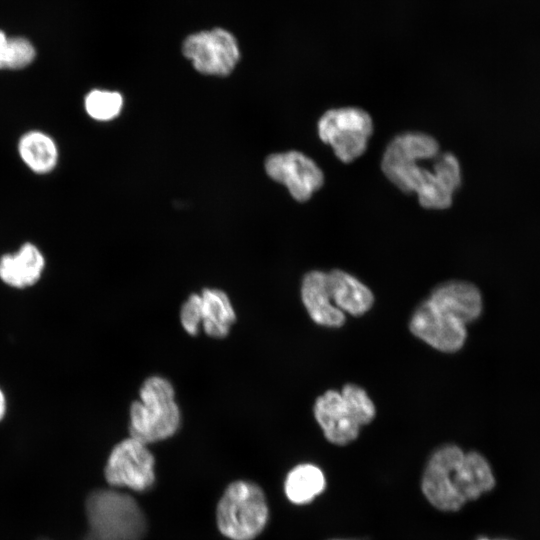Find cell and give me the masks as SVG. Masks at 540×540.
<instances>
[{"label":"cell","instance_id":"1","mask_svg":"<svg viewBox=\"0 0 540 540\" xmlns=\"http://www.w3.org/2000/svg\"><path fill=\"white\" fill-rule=\"evenodd\" d=\"M384 175L404 193H416L420 205L441 210L451 206L461 185L458 159L440 153L435 138L422 132H405L387 145L381 161Z\"/></svg>","mask_w":540,"mask_h":540},{"label":"cell","instance_id":"2","mask_svg":"<svg viewBox=\"0 0 540 540\" xmlns=\"http://www.w3.org/2000/svg\"><path fill=\"white\" fill-rule=\"evenodd\" d=\"M496 484L488 460L480 453H465L457 445H444L428 460L421 489L428 502L444 512H456L467 502L491 491Z\"/></svg>","mask_w":540,"mask_h":540},{"label":"cell","instance_id":"3","mask_svg":"<svg viewBox=\"0 0 540 540\" xmlns=\"http://www.w3.org/2000/svg\"><path fill=\"white\" fill-rule=\"evenodd\" d=\"M139 396L129 410L130 436L147 445L174 435L181 416L172 384L161 376H151L143 382Z\"/></svg>","mask_w":540,"mask_h":540},{"label":"cell","instance_id":"4","mask_svg":"<svg viewBox=\"0 0 540 540\" xmlns=\"http://www.w3.org/2000/svg\"><path fill=\"white\" fill-rule=\"evenodd\" d=\"M88 533L100 540H141L147 528L144 513L133 497L96 490L86 500Z\"/></svg>","mask_w":540,"mask_h":540},{"label":"cell","instance_id":"5","mask_svg":"<svg viewBox=\"0 0 540 540\" xmlns=\"http://www.w3.org/2000/svg\"><path fill=\"white\" fill-rule=\"evenodd\" d=\"M268 517L264 492L244 480L229 484L216 508L217 526L230 540H253L265 528Z\"/></svg>","mask_w":540,"mask_h":540},{"label":"cell","instance_id":"6","mask_svg":"<svg viewBox=\"0 0 540 540\" xmlns=\"http://www.w3.org/2000/svg\"><path fill=\"white\" fill-rule=\"evenodd\" d=\"M317 127L320 139L331 146L336 157L350 163L366 151L373 121L361 108L342 107L327 110Z\"/></svg>","mask_w":540,"mask_h":540},{"label":"cell","instance_id":"7","mask_svg":"<svg viewBox=\"0 0 540 540\" xmlns=\"http://www.w3.org/2000/svg\"><path fill=\"white\" fill-rule=\"evenodd\" d=\"M155 459L146 444L129 437L114 446L105 465V478L115 487L143 492L155 481Z\"/></svg>","mask_w":540,"mask_h":540},{"label":"cell","instance_id":"8","mask_svg":"<svg viewBox=\"0 0 540 540\" xmlns=\"http://www.w3.org/2000/svg\"><path fill=\"white\" fill-rule=\"evenodd\" d=\"M182 51L197 71L208 75L226 76L233 71L240 59L237 40L222 28L200 31L188 36Z\"/></svg>","mask_w":540,"mask_h":540},{"label":"cell","instance_id":"9","mask_svg":"<svg viewBox=\"0 0 540 540\" xmlns=\"http://www.w3.org/2000/svg\"><path fill=\"white\" fill-rule=\"evenodd\" d=\"M409 327L415 336L447 353L461 349L467 337L466 325L429 299L416 308Z\"/></svg>","mask_w":540,"mask_h":540},{"label":"cell","instance_id":"10","mask_svg":"<svg viewBox=\"0 0 540 540\" xmlns=\"http://www.w3.org/2000/svg\"><path fill=\"white\" fill-rule=\"evenodd\" d=\"M270 178L285 185L292 197L305 202L324 183V174L308 156L298 151L270 155L265 161Z\"/></svg>","mask_w":540,"mask_h":540},{"label":"cell","instance_id":"11","mask_svg":"<svg viewBox=\"0 0 540 540\" xmlns=\"http://www.w3.org/2000/svg\"><path fill=\"white\" fill-rule=\"evenodd\" d=\"M314 416L326 439L336 445L354 441L362 427L341 393L328 390L314 405Z\"/></svg>","mask_w":540,"mask_h":540},{"label":"cell","instance_id":"12","mask_svg":"<svg viewBox=\"0 0 540 540\" xmlns=\"http://www.w3.org/2000/svg\"><path fill=\"white\" fill-rule=\"evenodd\" d=\"M428 299L465 325L478 319L483 308L480 290L466 281L455 280L440 284Z\"/></svg>","mask_w":540,"mask_h":540},{"label":"cell","instance_id":"13","mask_svg":"<svg viewBox=\"0 0 540 540\" xmlns=\"http://www.w3.org/2000/svg\"><path fill=\"white\" fill-rule=\"evenodd\" d=\"M301 297L307 312L317 324L332 328L344 324L343 311L332 303L325 272L314 270L304 276Z\"/></svg>","mask_w":540,"mask_h":540},{"label":"cell","instance_id":"14","mask_svg":"<svg viewBox=\"0 0 540 540\" xmlns=\"http://www.w3.org/2000/svg\"><path fill=\"white\" fill-rule=\"evenodd\" d=\"M44 266L40 250L32 243H25L16 253L0 258V278L10 286L24 288L39 280Z\"/></svg>","mask_w":540,"mask_h":540},{"label":"cell","instance_id":"15","mask_svg":"<svg viewBox=\"0 0 540 540\" xmlns=\"http://www.w3.org/2000/svg\"><path fill=\"white\" fill-rule=\"evenodd\" d=\"M326 280L331 299L340 310L360 316L371 308L372 292L354 276L334 269L326 273Z\"/></svg>","mask_w":540,"mask_h":540},{"label":"cell","instance_id":"16","mask_svg":"<svg viewBox=\"0 0 540 540\" xmlns=\"http://www.w3.org/2000/svg\"><path fill=\"white\" fill-rule=\"evenodd\" d=\"M201 325L214 338L225 337L236 319L228 295L219 289L205 288L200 293Z\"/></svg>","mask_w":540,"mask_h":540},{"label":"cell","instance_id":"17","mask_svg":"<svg viewBox=\"0 0 540 540\" xmlns=\"http://www.w3.org/2000/svg\"><path fill=\"white\" fill-rule=\"evenodd\" d=\"M18 153L24 164L34 173L51 172L58 162V148L55 141L41 131H28L18 142Z\"/></svg>","mask_w":540,"mask_h":540},{"label":"cell","instance_id":"18","mask_svg":"<svg viewBox=\"0 0 540 540\" xmlns=\"http://www.w3.org/2000/svg\"><path fill=\"white\" fill-rule=\"evenodd\" d=\"M325 486L322 470L313 464L305 463L290 470L284 482V491L290 502L304 505L320 495Z\"/></svg>","mask_w":540,"mask_h":540},{"label":"cell","instance_id":"19","mask_svg":"<svg viewBox=\"0 0 540 540\" xmlns=\"http://www.w3.org/2000/svg\"><path fill=\"white\" fill-rule=\"evenodd\" d=\"M36 50L32 43L23 37H7L0 30V70H17L32 63Z\"/></svg>","mask_w":540,"mask_h":540},{"label":"cell","instance_id":"20","mask_svg":"<svg viewBox=\"0 0 540 540\" xmlns=\"http://www.w3.org/2000/svg\"><path fill=\"white\" fill-rule=\"evenodd\" d=\"M123 105L120 93L95 89L90 91L84 100L87 114L98 121H108L115 118Z\"/></svg>","mask_w":540,"mask_h":540},{"label":"cell","instance_id":"21","mask_svg":"<svg viewBox=\"0 0 540 540\" xmlns=\"http://www.w3.org/2000/svg\"><path fill=\"white\" fill-rule=\"evenodd\" d=\"M341 395L351 407L361 426L369 424L376 415L375 406L366 391L355 385L346 384Z\"/></svg>","mask_w":540,"mask_h":540},{"label":"cell","instance_id":"22","mask_svg":"<svg viewBox=\"0 0 540 540\" xmlns=\"http://www.w3.org/2000/svg\"><path fill=\"white\" fill-rule=\"evenodd\" d=\"M201 297L200 294H191L180 310V322L187 333L196 335L201 325L200 313Z\"/></svg>","mask_w":540,"mask_h":540},{"label":"cell","instance_id":"23","mask_svg":"<svg viewBox=\"0 0 540 540\" xmlns=\"http://www.w3.org/2000/svg\"><path fill=\"white\" fill-rule=\"evenodd\" d=\"M6 411V401L3 392L0 390V420L3 418Z\"/></svg>","mask_w":540,"mask_h":540},{"label":"cell","instance_id":"24","mask_svg":"<svg viewBox=\"0 0 540 540\" xmlns=\"http://www.w3.org/2000/svg\"><path fill=\"white\" fill-rule=\"evenodd\" d=\"M83 540H100V539H98L97 537H95L94 535L90 533H87L86 536L83 538Z\"/></svg>","mask_w":540,"mask_h":540},{"label":"cell","instance_id":"25","mask_svg":"<svg viewBox=\"0 0 540 540\" xmlns=\"http://www.w3.org/2000/svg\"><path fill=\"white\" fill-rule=\"evenodd\" d=\"M477 540H509V539H491V538H488V537H480L479 539Z\"/></svg>","mask_w":540,"mask_h":540}]
</instances>
